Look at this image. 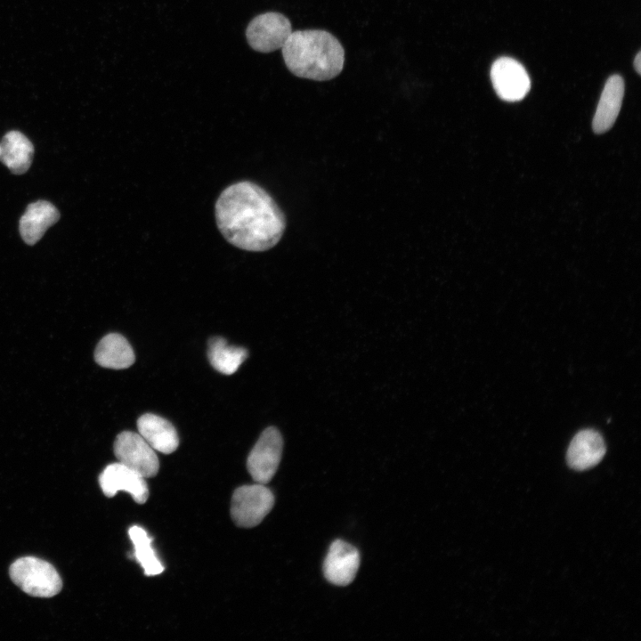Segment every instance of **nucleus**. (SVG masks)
<instances>
[{
    "label": "nucleus",
    "instance_id": "13",
    "mask_svg": "<svg viewBox=\"0 0 641 641\" xmlns=\"http://www.w3.org/2000/svg\"><path fill=\"white\" fill-rule=\"evenodd\" d=\"M137 428L140 435L154 450L170 454L179 445L174 426L162 417L151 413L143 414L137 420Z\"/></svg>",
    "mask_w": 641,
    "mask_h": 641
},
{
    "label": "nucleus",
    "instance_id": "9",
    "mask_svg": "<svg viewBox=\"0 0 641 641\" xmlns=\"http://www.w3.org/2000/svg\"><path fill=\"white\" fill-rule=\"evenodd\" d=\"M99 483L102 492L109 498L124 491L130 493L136 503L143 504L149 497L145 477L120 462L107 466L99 476Z\"/></svg>",
    "mask_w": 641,
    "mask_h": 641
},
{
    "label": "nucleus",
    "instance_id": "1",
    "mask_svg": "<svg viewBox=\"0 0 641 641\" xmlns=\"http://www.w3.org/2000/svg\"><path fill=\"white\" fill-rule=\"evenodd\" d=\"M220 232L231 245L247 251H265L281 239L285 216L259 185L240 181L225 188L215 203Z\"/></svg>",
    "mask_w": 641,
    "mask_h": 641
},
{
    "label": "nucleus",
    "instance_id": "11",
    "mask_svg": "<svg viewBox=\"0 0 641 641\" xmlns=\"http://www.w3.org/2000/svg\"><path fill=\"white\" fill-rule=\"evenodd\" d=\"M606 449L602 435L593 429L580 431L572 438L567 450L566 459L570 467L586 470L597 465Z\"/></svg>",
    "mask_w": 641,
    "mask_h": 641
},
{
    "label": "nucleus",
    "instance_id": "16",
    "mask_svg": "<svg viewBox=\"0 0 641 641\" xmlns=\"http://www.w3.org/2000/svg\"><path fill=\"white\" fill-rule=\"evenodd\" d=\"M94 360L101 367L122 369L130 367L135 360L134 350L122 335L110 333L98 343Z\"/></svg>",
    "mask_w": 641,
    "mask_h": 641
},
{
    "label": "nucleus",
    "instance_id": "12",
    "mask_svg": "<svg viewBox=\"0 0 641 641\" xmlns=\"http://www.w3.org/2000/svg\"><path fill=\"white\" fill-rule=\"evenodd\" d=\"M59 219L60 212L51 202L38 200L30 203L20 219V236L26 244L35 245Z\"/></svg>",
    "mask_w": 641,
    "mask_h": 641
},
{
    "label": "nucleus",
    "instance_id": "6",
    "mask_svg": "<svg viewBox=\"0 0 641 641\" xmlns=\"http://www.w3.org/2000/svg\"><path fill=\"white\" fill-rule=\"evenodd\" d=\"M291 33L288 18L280 12H268L249 22L246 37L254 50L267 53L280 49Z\"/></svg>",
    "mask_w": 641,
    "mask_h": 641
},
{
    "label": "nucleus",
    "instance_id": "4",
    "mask_svg": "<svg viewBox=\"0 0 641 641\" xmlns=\"http://www.w3.org/2000/svg\"><path fill=\"white\" fill-rule=\"evenodd\" d=\"M274 496L264 484L256 483L239 487L231 502V516L242 528L258 525L272 510Z\"/></svg>",
    "mask_w": 641,
    "mask_h": 641
},
{
    "label": "nucleus",
    "instance_id": "19",
    "mask_svg": "<svg viewBox=\"0 0 641 641\" xmlns=\"http://www.w3.org/2000/svg\"><path fill=\"white\" fill-rule=\"evenodd\" d=\"M634 68L637 74L641 73V52H638L634 59Z\"/></svg>",
    "mask_w": 641,
    "mask_h": 641
},
{
    "label": "nucleus",
    "instance_id": "3",
    "mask_svg": "<svg viewBox=\"0 0 641 641\" xmlns=\"http://www.w3.org/2000/svg\"><path fill=\"white\" fill-rule=\"evenodd\" d=\"M12 580L25 593L37 597H52L61 588V579L55 568L42 559L25 556L10 566Z\"/></svg>",
    "mask_w": 641,
    "mask_h": 641
},
{
    "label": "nucleus",
    "instance_id": "18",
    "mask_svg": "<svg viewBox=\"0 0 641 641\" xmlns=\"http://www.w3.org/2000/svg\"><path fill=\"white\" fill-rule=\"evenodd\" d=\"M129 537L134 544V557L141 564L147 576L158 575L164 571L153 548L152 539L146 531L137 525L130 527Z\"/></svg>",
    "mask_w": 641,
    "mask_h": 641
},
{
    "label": "nucleus",
    "instance_id": "5",
    "mask_svg": "<svg viewBox=\"0 0 641 641\" xmlns=\"http://www.w3.org/2000/svg\"><path fill=\"white\" fill-rule=\"evenodd\" d=\"M283 439L280 431L267 427L251 450L247 467L256 483L266 484L275 475L281 458Z\"/></svg>",
    "mask_w": 641,
    "mask_h": 641
},
{
    "label": "nucleus",
    "instance_id": "14",
    "mask_svg": "<svg viewBox=\"0 0 641 641\" xmlns=\"http://www.w3.org/2000/svg\"><path fill=\"white\" fill-rule=\"evenodd\" d=\"M624 95V81L619 75L611 76L606 81L593 118V130L596 134L608 131L614 124L621 110Z\"/></svg>",
    "mask_w": 641,
    "mask_h": 641
},
{
    "label": "nucleus",
    "instance_id": "10",
    "mask_svg": "<svg viewBox=\"0 0 641 641\" xmlns=\"http://www.w3.org/2000/svg\"><path fill=\"white\" fill-rule=\"evenodd\" d=\"M360 560V553L354 547L341 540H335L323 564L326 580L337 586L350 584L356 576Z\"/></svg>",
    "mask_w": 641,
    "mask_h": 641
},
{
    "label": "nucleus",
    "instance_id": "15",
    "mask_svg": "<svg viewBox=\"0 0 641 641\" xmlns=\"http://www.w3.org/2000/svg\"><path fill=\"white\" fill-rule=\"evenodd\" d=\"M34 157L32 142L20 132L10 131L0 142V160L14 174L26 173Z\"/></svg>",
    "mask_w": 641,
    "mask_h": 641
},
{
    "label": "nucleus",
    "instance_id": "7",
    "mask_svg": "<svg viewBox=\"0 0 641 641\" xmlns=\"http://www.w3.org/2000/svg\"><path fill=\"white\" fill-rule=\"evenodd\" d=\"M114 453L118 462L145 478L153 477L158 472V456L140 434L131 431L118 434L114 442Z\"/></svg>",
    "mask_w": 641,
    "mask_h": 641
},
{
    "label": "nucleus",
    "instance_id": "17",
    "mask_svg": "<svg viewBox=\"0 0 641 641\" xmlns=\"http://www.w3.org/2000/svg\"><path fill=\"white\" fill-rule=\"evenodd\" d=\"M207 357L217 371L231 375L247 359V351L243 347L229 345L224 338L215 337L208 341Z\"/></svg>",
    "mask_w": 641,
    "mask_h": 641
},
{
    "label": "nucleus",
    "instance_id": "2",
    "mask_svg": "<svg viewBox=\"0 0 641 641\" xmlns=\"http://www.w3.org/2000/svg\"><path fill=\"white\" fill-rule=\"evenodd\" d=\"M281 50L287 68L298 77L326 81L338 76L344 68L345 50L326 30L292 31Z\"/></svg>",
    "mask_w": 641,
    "mask_h": 641
},
{
    "label": "nucleus",
    "instance_id": "8",
    "mask_svg": "<svg viewBox=\"0 0 641 641\" xmlns=\"http://www.w3.org/2000/svg\"><path fill=\"white\" fill-rule=\"evenodd\" d=\"M491 77L496 93L506 101H521L531 88L523 66L509 57H501L493 62Z\"/></svg>",
    "mask_w": 641,
    "mask_h": 641
}]
</instances>
